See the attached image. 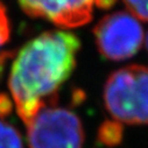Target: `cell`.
I'll use <instances>...</instances> for the list:
<instances>
[{
	"label": "cell",
	"mask_w": 148,
	"mask_h": 148,
	"mask_svg": "<svg viewBox=\"0 0 148 148\" xmlns=\"http://www.w3.org/2000/svg\"><path fill=\"white\" fill-rule=\"evenodd\" d=\"M127 12L140 21L148 22V0H123Z\"/></svg>",
	"instance_id": "ba28073f"
},
{
	"label": "cell",
	"mask_w": 148,
	"mask_h": 148,
	"mask_svg": "<svg viewBox=\"0 0 148 148\" xmlns=\"http://www.w3.org/2000/svg\"><path fill=\"white\" fill-rule=\"evenodd\" d=\"M104 103L119 124H148V68L128 65L110 75L104 88Z\"/></svg>",
	"instance_id": "7a4b0ae2"
},
{
	"label": "cell",
	"mask_w": 148,
	"mask_h": 148,
	"mask_svg": "<svg viewBox=\"0 0 148 148\" xmlns=\"http://www.w3.org/2000/svg\"><path fill=\"white\" fill-rule=\"evenodd\" d=\"M79 47L75 34L51 30L36 36L18 53L8 86L25 124L39 110L56 105L61 85L75 69Z\"/></svg>",
	"instance_id": "6da1fadb"
},
{
	"label": "cell",
	"mask_w": 148,
	"mask_h": 148,
	"mask_svg": "<svg viewBox=\"0 0 148 148\" xmlns=\"http://www.w3.org/2000/svg\"><path fill=\"white\" fill-rule=\"evenodd\" d=\"M12 101L5 96L4 93H0V118H4L8 116L12 111Z\"/></svg>",
	"instance_id": "30bf717a"
},
{
	"label": "cell",
	"mask_w": 148,
	"mask_h": 148,
	"mask_svg": "<svg viewBox=\"0 0 148 148\" xmlns=\"http://www.w3.org/2000/svg\"><path fill=\"white\" fill-rule=\"evenodd\" d=\"M8 57H10V54H8V53L0 54V76H1V72H3V69H4L5 62L8 60Z\"/></svg>",
	"instance_id": "8fae6325"
},
{
	"label": "cell",
	"mask_w": 148,
	"mask_h": 148,
	"mask_svg": "<svg viewBox=\"0 0 148 148\" xmlns=\"http://www.w3.org/2000/svg\"><path fill=\"white\" fill-rule=\"evenodd\" d=\"M29 148H82L84 130L70 110L47 106L26 123Z\"/></svg>",
	"instance_id": "3957f363"
},
{
	"label": "cell",
	"mask_w": 148,
	"mask_h": 148,
	"mask_svg": "<svg viewBox=\"0 0 148 148\" xmlns=\"http://www.w3.org/2000/svg\"><path fill=\"white\" fill-rule=\"evenodd\" d=\"M121 135H123V132H121L120 124L114 120L104 123L100 126L99 132H98L99 140L104 145H107V146H114L119 143Z\"/></svg>",
	"instance_id": "52a82bcc"
},
{
	"label": "cell",
	"mask_w": 148,
	"mask_h": 148,
	"mask_svg": "<svg viewBox=\"0 0 148 148\" xmlns=\"http://www.w3.org/2000/svg\"><path fill=\"white\" fill-rule=\"evenodd\" d=\"M10 34L11 30H10V22H8L6 8L4 4L0 1V47L8 41Z\"/></svg>",
	"instance_id": "9c48e42d"
},
{
	"label": "cell",
	"mask_w": 148,
	"mask_h": 148,
	"mask_svg": "<svg viewBox=\"0 0 148 148\" xmlns=\"http://www.w3.org/2000/svg\"><path fill=\"white\" fill-rule=\"evenodd\" d=\"M0 148H23L20 133L8 123L0 119Z\"/></svg>",
	"instance_id": "8992f818"
},
{
	"label": "cell",
	"mask_w": 148,
	"mask_h": 148,
	"mask_svg": "<svg viewBox=\"0 0 148 148\" xmlns=\"http://www.w3.org/2000/svg\"><path fill=\"white\" fill-rule=\"evenodd\" d=\"M93 34L99 53L111 61L131 58L145 42L140 20L127 11L104 16L95 27Z\"/></svg>",
	"instance_id": "277c9868"
},
{
	"label": "cell",
	"mask_w": 148,
	"mask_h": 148,
	"mask_svg": "<svg viewBox=\"0 0 148 148\" xmlns=\"http://www.w3.org/2000/svg\"><path fill=\"white\" fill-rule=\"evenodd\" d=\"M145 43H146V48H147V51H148V33L145 36Z\"/></svg>",
	"instance_id": "7c38bea8"
},
{
	"label": "cell",
	"mask_w": 148,
	"mask_h": 148,
	"mask_svg": "<svg viewBox=\"0 0 148 148\" xmlns=\"http://www.w3.org/2000/svg\"><path fill=\"white\" fill-rule=\"evenodd\" d=\"M97 0H19L22 11L51 21L61 28H76L91 21Z\"/></svg>",
	"instance_id": "5b68a950"
}]
</instances>
